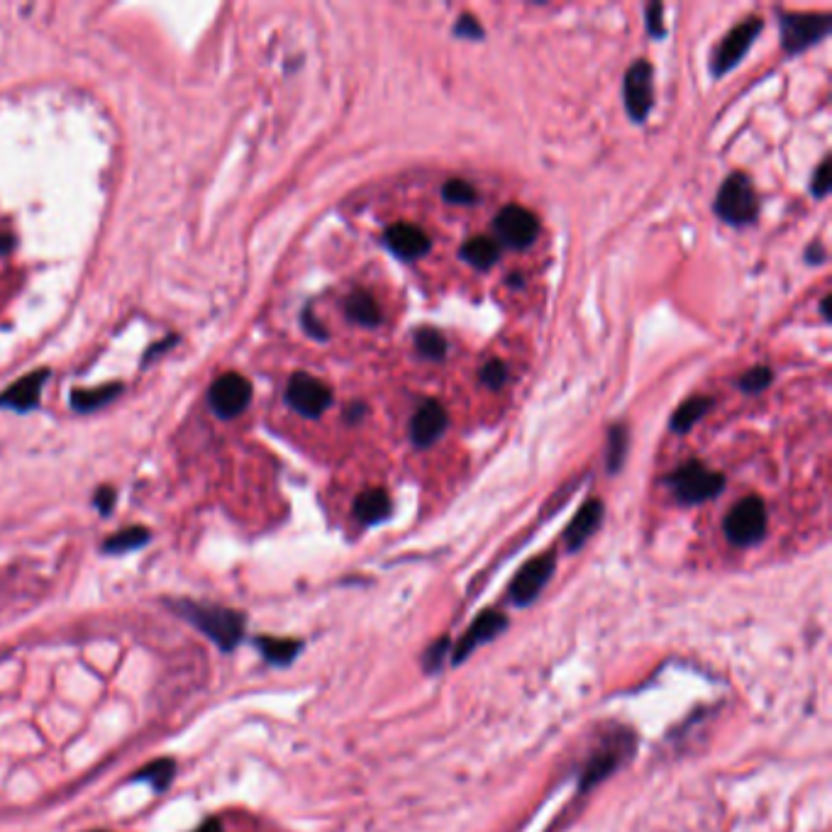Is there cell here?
I'll return each mask as SVG.
<instances>
[{
    "label": "cell",
    "mask_w": 832,
    "mask_h": 832,
    "mask_svg": "<svg viewBox=\"0 0 832 832\" xmlns=\"http://www.w3.org/2000/svg\"><path fill=\"white\" fill-rule=\"evenodd\" d=\"M625 447H628V432H625L623 425H615L613 430H610V454H608L610 474H615V471L620 469V464H623Z\"/></svg>",
    "instance_id": "obj_28"
},
{
    "label": "cell",
    "mask_w": 832,
    "mask_h": 832,
    "mask_svg": "<svg viewBox=\"0 0 832 832\" xmlns=\"http://www.w3.org/2000/svg\"><path fill=\"white\" fill-rule=\"evenodd\" d=\"M454 32L462 37H471V40H479L481 35H484V30H481L479 25H476L474 18H469V15H464V18H459L457 27H454Z\"/></svg>",
    "instance_id": "obj_34"
},
{
    "label": "cell",
    "mask_w": 832,
    "mask_h": 832,
    "mask_svg": "<svg viewBox=\"0 0 832 832\" xmlns=\"http://www.w3.org/2000/svg\"><path fill=\"white\" fill-rule=\"evenodd\" d=\"M354 515L362 520L364 525H376L391 515V498L384 488H369V491L359 493L354 501Z\"/></svg>",
    "instance_id": "obj_17"
},
{
    "label": "cell",
    "mask_w": 832,
    "mask_h": 832,
    "mask_svg": "<svg viewBox=\"0 0 832 832\" xmlns=\"http://www.w3.org/2000/svg\"><path fill=\"white\" fill-rule=\"evenodd\" d=\"M447 652H449V640H447V637H442V640H437L435 645H432L430 650H427V652L423 654V664H425V669H427V671H437V669H440V667H442V662H445Z\"/></svg>",
    "instance_id": "obj_31"
},
{
    "label": "cell",
    "mask_w": 832,
    "mask_h": 832,
    "mask_svg": "<svg viewBox=\"0 0 832 832\" xmlns=\"http://www.w3.org/2000/svg\"><path fill=\"white\" fill-rule=\"evenodd\" d=\"M93 503H96V508L101 510L103 515H108L115 506V491L110 486H103L101 491L96 493V501H93Z\"/></svg>",
    "instance_id": "obj_35"
},
{
    "label": "cell",
    "mask_w": 832,
    "mask_h": 832,
    "mask_svg": "<svg viewBox=\"0 0 832 832\" xmlns=\"http://www.w3.org/2000/svg\"><path fill=\"white\" fill-rule=\"evenodd\" d=\"M601 520H603V503L601 501L586 503V506L574 515V520L569 523L567 532H564V542H567L569 552H576L579 547H584V542L598 530Z\"/></svg>",
    "instance_id": "obj_16"
},
{
    "label": "cell",
    "mask_w": 832,
    "mask_h": 832,
    "mask_svg": "<svg viewBox=\"0 0 832 832\" xmlns=\"http://www.w3.org/2000/svg\"><path fill=\"white\" fill-rule=\"evenodd\" d=\"M13 247H15L13 237H10V235H0V257H5V254H8Z\"/></svg>",
    "instance_id": "obj_38"
},
{
    "label": "cell",
    "mask_w": 832,
    "mask_h": 832,
    "mask_svg": "<svg viewBox=\"0 0 832 832\" xmlns=\"http://www.w3.org/2000/svg\"><path fill=\"white\" fill-rule=\"evenodd\" d=\"M149 530L142 528V525H132V528L127 530H120L115 532V535H110L108 540L103 542V552L105 554H127L132 552V549H140L149 542Z\"/></svg>",
    "instance_id": "obj_23"
},
{
    "label": "cell",
    "mask_w": 832,
    "mask_h": 832,
    "mask_svg": "<svg viewBox=\"0 0 832 832\" xmlns=\"http://www.w3.org/2000/svg\"><path fill=\"white\" fill-rule=\"evenodd\" d=\"M47 379L49 369H35L32 374L22 376L20 381H15L13 386H8L0 393V408H15L18 413L35 408L37 403H40L42 386Z\"/></svg>",
    "instance_id": "obj_13"
},
{
    "label": "cell",
    "mask_w": 832,
    "mask_h": 832,
    "mask_svg": "<svg viewBox=\"0 0 832 832\" xmlns=\"http://www.w3.org/2000/svg\"><path fill=\"white\" fill-rule=\"evenodd\" d=\"M174 774H176L174 759H157V762H152V764H147V767L137 769V774L132 776V781H147V784L152 786L154 791L162 793V791L169 789Z\"/></svg>",
    "instance_id": "obj_24"
},
{
    "label": "cell",
    "mask_w": 832,
    "mask_h": 832,
    "mask_svg": "<svg viewBox=\"0 0 832 832\" xmlns=\"http://www.w3.org/2000/svg\"><path fill=\"white\" fill-rule=\"evenodd\" d=\"M759 32H762V20L759 18L745 20L735 30H730L713 54V76H723L730 69H735L740 64V59L750 52L752 42L757 40Z\"/></svg>",
    "instance_id": "obj_8"
},
{
    "label": "cell",
    "mask_w": 832,
    "mask_h": 832,
    "mask_svg": "<svg viewBox=\"0 0 832 832\" xmlns=\"http://www.w3.org/2000/svg\"><path fill=\"white\" fill-rule=\"evenodd\" d=\"M286 401L305 418H320L332 403V391L310 374H293L286 386Z\"/></svg>",
    "instance_id": "obj_5"
},
{
    "label": "cell",
    "mask_w": 832,
    "mask_h": 832,
    "mask_svg": "<svg viewBox=\"0 0 832 832\" xmlns=\"http://www.w3.org/2000/svg\"><path fill=\"white\" fill-rule=\"evenodd\" d=\"M493 230H496L498 242H503L506 247L525 249L537 240L540 223L530 210L520 208V205H506L493 220Z\"/></svg>",
    "instance_id": "obj_7"
},
{
    "label": "cell",
    "mask_w": 832,
    "mask_h": 832,
    "mask_svg": "<svg viewBox=\"0 0 832 832\" xmlns=\"http://www.w3.org/2000/svg\"><path fill=\"white\" fill-rule=\"evenodd\" d=\"M96 832H105V830H96Z\"/></svg>",
    "instance_id": "obj_40"
},
{
    "label": "cell",
    "mask_w": 832,
    "mask_h": 832,
    "mask_svg": "<svg viewBox=\"0 0 832 832\" xmlns=\"http://www.w3.org/2000/svg\"><path fill=\"white\" fill-rule=\"evenodd\" d=\"M415 349L420 352V357L430 359V362H442L447 354V340L432 327H423L415 332Z\"/></svg>",
    "instance_id": "obj_25"
},
{
    "label": "cell",
    "mask_w": 832,
    "mask_h": 832,
    "mask_svg": "<svg viewBox=\"0 0 832 832\" xmlns=\"http://www.w3.org/2000/svg\"><path fill=\"white\" fill-rule=\"evenodd\" d=\"M479 379H481V384H484V386L493 388V391H498V388H501L508 381L506 364L498 362V359H493V362H488L484 369L479 371Z\"/></svg>",
    "instance_id": "obj_30"
},
{
    "label": "cell",
    "mask_w": 832,
    "mask_h": 832,
    "mask_svg": "<svg viewBox=\"0 0 832 832\" xmlns=\"http://www.w3.org/2000/svg\"><path fill=\"white\" fill-rule=\"evenodd\" d=\"M715 215L730 225H750L757 220V196L750 179L745 174H730L720 186L718 198L713 205Z\"/></svg>",
    "instance_id": "obj_3"
},
{
    "label": "cell",
    "mask_w": 832,
    "mask_h": 832,
    "mask_svg": "<svg viewBox=\"0 0 832 832\" xmlns=\"http://www.w3.org/2000/svg\"><path fill=\"white\" fill-rule=\"evenodd\" d=\"M667 484L684 506L711 501L725 488V476L711 471L706 464L689 462L669 476Z\"/></svg>",
    "instance_id": "obj_2"
},
{
    "label": "cell",
    "mask_w": 832,
    "mask_h": 832,
    "mask_svg": "<svg viewBox=\"0 0 832 832\" xmlns=\"http://www.w3.org/2000/svg\"><path fill=\"white\" fill-rule=\"evenodd\" d=\"M208 401L220 418H237L252 401V384L240 374H223L210 386Z\"/></svg>",
    "instance_id": "obj_9"
},
{
    "label": "cell",
    "mask_w": 832,
    "mask_h": 832,
    "mask_svg": "<svg viewBox=\"0 0 832 832\" xmlns=\"http://www.w3.org/2000/svg\"><path fill=\"white\" fill-rule=\"evenodd\" d=\"M772 369H767V366H757V369H750L745 376L740 379V388L745 393H762L764 388L772 384Z\"/></svg>",
    "instance_id": "obj_29"
},
{
    "label": "cell",
    "mask_w": 832,
    "mask_h": 832,
    "mask_svg": "<svg viewBox=\"0 0 832 832\" xmlns=\"http://www.w3.org/2000/svg\"><path fill=\"white\" fill-rule=\"evenodd\" d=\"M828 15H781V44L789 54L813 47L830 32Z\"/></svg>",
    "instance_id": "obj_6"
},
{
    "label": "cell",
    "mask_w": 832,
    "mask_h": 832,
    "mask_svg": "<svg viewBox=\"0 0 832 832\" xmlns=\"http://www.w3.org/2000/svg\"><path fill=\"white\" fill-rule=\"evenodd\" d=\"M120 393H122L120 384L88 388V391H74V393H71V408L79 410V413H91V410L108 406V403L115 401Z\"/></svg>",
    "instance_id": "obj_22"
},
{
    "label": "cell",
    "mask_w": 832,
    "mask_h": 832,
    "mask_svg": "<svg viewBox=\"0 0 832 832\" xmlns=\"http://www.w3.org/2000/svg\"><path fill=\"white\" fill-rule=\"evenodd\" d=\"M615 767H618V757H615V754H596V757H593L589 762V767H586L584 781H581V789L586 791L589 786L598 784V781H603L606 776L615 772Z\"/></svg>",
    "instance_id": "obj_26"
},
{
    "label": "cell",
    "mask_w": 832,
    "mask_h": 832,
    "mask_svg": "<svg viewBox=\"0 0 832 832\" xmlns=\"http://www.w3.org/2000/svg\"><path fill=\"white\" fill-rule=\"evenodd\" d=\"M506 628H508L506 615L496 613V610H486L484 615H479V618L471 623V628L464 632L462 640H459V645L454 647L452 662L454 664L464 662V659H467L471 652L479 650V647L486 645V642H491L493 637L501 635V632Z\"/></svg>",
    "instance_id": "obj_12"
},
{
    "label": "cell",
    "mask_w": 832,
    "mask_h": 832,
    "mask_svg": "<svg viewBox=\"0 0 832 832\" xmlns=\"http://www.w3.org/2000/svg\"><path fill=\"white\" fill-rule=\"evenodd\" d=\"M554 574V557L552 554H542V557L530 559L523 569L515 574L513 584H510V601L515 606H530L535 603V598L540 596L542 589L547 586V581L552 579Z\"/></svg>",
    "instance_id": "obj_10"
},
{
    "label": "cell",
    "mask_w": 832,
    "mask_h": 832,
    "mask_svg": "<svg viewBox=\"0 0 832 832\" xmlns=\"http://www.w3.org/2000/svg\"><path fill=\"white\" fill-rule=\"evenodd\" d=\"M820 310H823V318L830 320V296L823 298V303H820Z\"/></svg>",
    "instance_id": "obj_39"
},
{
    "label": "cell",
    "mask_w": 832,
    "mask_h": 832,
    "mask_svg": "<svg viewBox=\"0 0 832 832\" xmlns=\"http://www.w3.org/2000/svg\"><path fill=\"white\" fill-rule=\"evenodd\" d=\"M811 191L815 198H825V193L830 191V159H823V162H820L818 171H815V176H813Z\"/></svg>",
    "instance_id": "obj_32"
},
{
    "label": "cell",
    "mask_w": 832,
    "mask_h": 832,
    "mask_svg": "<svg viewBox=\"0 0 832 832\" xmlns=\"http://www.w3.org/2000/svg\"><path fill=\"white\" fill-rule=\"evenodd\" d=\"M447 427V413L445 408L437 401H425L423 406L418 408V413L413 415V423H410V437L418 447H430L435 445L442 437Z\"/></svg>",
    "instance_id": "obj_15"
},
{
    "label": "cell",
    "mask_w": 832,
    "mask_h": 832,
    "mask_svg": "<svg viewBox=\"0 0 832 832\" xmlns=\"http://www.w3.org/2000/svg\"><path fill=\"white\" fill-rule=\"evenodd\" d=\"M303 325H305V330H308L313 337H318V340H327V332L318 323H315L313 315H310V310H305V313H303Z\"/></svg>",
    "instance_id": "obj_36"
},
{
    "label": "cell",
    "mask_w": 832,
    "mask_h": 832,
    "mask_svg": "<svg viewBox=\"0 0 832 832\" xmlns=\"http://www.w3.org/2000/svg\"><path fill=\"white\" fill-rule=\"evenodd\" d=\"M171 608L176 610L179 618L188 620L193 628H198L205 637H210L223 652H232L242 642L247 620H244L240 610L205 606V603L196 601H176L171 603Z\"/></svg>",
    "instance_id": "obj_1"
},
{
    "label": "cell",
    "mask_w": 832,
    "mask_h": 832,
    "mask_svg": "<svg viewBox=\"0 0 832 832\" xmlns=\"http://www.w3.org/2000/svg\"><path fill=\"white\" fill-rule=\"evenodd\" d=\"M193 832H223V825H220V820H205L201 828Z\"/></svg>",
    "instance_id": "obj_37"
},
{
    "label": "cell",
    "mask_w": 832,
    "mask_h": 832,
    "mask_svg": "<svg viewBox=\"0 0 832 832\" xmlns=\"http://www.w3.org/2000/svg\"><path fill=\"white\" fill-rule=\"evenodd\" d=\"M442 198L454 205H474L476 201H479V193H476V188L471 186L469 181L452 179L442 186Z\"/></svg>",
    "instance_id": "obj_27"
},
{
    "label": "cell",
    "mask_w": 832,
    "mask_h": 832,
    "mask_svg": "<svg viewBox=\"0 0 832 832\" xmlns=\"http://www.w3.org/2000/svg\"><path fill=\"white\" fill-rule=\"evenodd\" d=\"M654 103L650 61H635L625 76V108L635 122H645Z\"/></svg>",
    "instance_id": "obj_11"
},
{
    "label": "cell",
    "mask_w": 832,
    "mask_h": 832,
    "mask_svg": "<svg viewBox=\"0 0 832 832\" xmlns=\"http://www.w3.org/2000/svg\"><path fill=\"white\" fill-rule=\"evenodd\" d=\"M498 254H501V249H498V242L491 240V237H474V240L464 242L462 249H459V257L474 266V269H491L498 262Z\"/></svg>",
    "instance_id": "obj_20"
},
{
    "label": "cell",
    "mask_w": 832,
    "mask_h": 832,
    "mask_svg": "<svg viewBox=\"0 0 832 832\" xmlns=\"http://www.w3.org/2000/svg\"><path fill=\"white\" fill-rule=\"evenodd\" d=\"M662 13H664V8L659 3H652L650 8H647V27H650L652 37H662L664 35Z\"/></svg>",
    "instance_id": "obj_33"
},
{
    "label": "cell",
    "mask_w": 832,
    "mask_h": 832,
    "mask_svg": "<svg viewBox=\"0 0 832 832\" xmlns=\"http://www.w3.org/2000/svg\"><path fill=\"white\" fill-rule=\"evenodd\" d=\"M384 240L393 254H398L401 259H420L430 252L432 242L430 237L420 230L418 225L410 223H398L391 225L386 230Z\"/></svg>",
    "instance_id": "obj_14"
},
{
    "label": "cell",
    "mask_w": 832,
    "mask_h": 832,
    "mask_svg": "<svg viewBox=\"0 0 832 832\" xmlns=\"http://www.w3.org/2000/svg\"><path fill=\"white\" fill-rule=\"evenodd\" d=\"M725 535L732 545L750 547L767 532V506L759 496H747L730 508L725 518Z\"/></svg>",
    "instance_id": "obj_4"
},
{
    "label": "cell",
    "mask_w": 832,
    "mask_h": 832,
    "mask_svg": "<svg viewBox=\"0 0 832 832\" xmlns=\"http://www.w3.org/2000/svg\"><path fill=\"white\" fill-rule=\"evenodd\" d=\"M713 406V398L708 396H696V398H689L686 403H681L679 410H676L674 415H671V432H679V435H684V432H689L693 425L698 423V420L703 418V415L708 413Z\"/></svg>",
    "instance_id": "obj_21"
},
{
    "label": "cell",
    "mask_w": 832,
    "mask_h": 832,
    "mask_svg": "<svg viewBox=\"0 0 832 832\" xmlns=\"http://www.w3.org/2000/svg\"><path fill=\"white\" fill-rule=\"evenodd\" d=\"M254 645L259 647V652H262V657L266 659V662L276 664V667H286V664H291L303 647L301 642L288 640V637H257Z\"/></svg>",
    "instance_id": "obj_19"
},
{
    "label": "cell",
    "mask_w": 832,
    "mask_h": 832,
    "mask_svg": "<svg viewBox=\"0 0 832 832\" xmlns=\"http://www.w3.org/2000/svg\"><path fill=\"white\" fill-rule=\"evenodd\" d=\"M345 313L352 323L362 327H376L381 323V310L376 298L366 291H354L345 301Z\"/></svg>",
    "instance_id": "obj_18"
}]
</instances>
